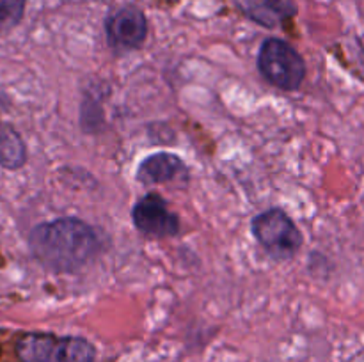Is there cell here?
Wrapping results in <instances>:
<instances>
[{"label": "cell", "instance_id": "obj_1", "mask_svg": "<svg viewBox=\"0 0 364 362\" xmlns=\"http://www.w3.org/2000/svg\"><path fill=\"white\" fill-rule=\"evenodd\" d=\"M28 248L52 272L73 273L96 258L100 240L87 222L64 216L36 226L28 236Z\"/></svg>", "mask_w": 364, "mask_h": 362}, {"label": "cell", "instance_id": "obj_2", "mask_svg": "<svg viewBox=\"0 0 364 362\" xmlns=\"http://www.w3.org/2000/svg\"><path fill=\"white\" fill-rule=\"evenodd\" d=\"M16 355L21 362H95L96 350L82 337L28 332L16 341Z\"/></svg>", "mask_w": 364, "mask_h": 362}, {"label": "cell", "instance_id": "obj_3", "mask_svg": "<svg viewBox=\"0 0 364 362\" xmlns=\"http://www.w3.org/2000/svg\"><path fill=\"white\" fill-rule=\"evenodd\" d=\"M258 70L270 85L281 91H295L306 77V62L301 53L279 38L265 39L259 46Z\"/></svg>", "mask_w": 364, "mask_h": 362}, {"label": "cell", "instance_id": "obj_4", "mask_svg": "<svg viewBox=\"0 0 364 362\" xmlns=\"http://www.w3.org/2000/svg\"><path fill=\"white\" fill-rule=\"evenodd\" d=\"M252 234L263 251L276 261H288L302 247V233L281 208L267 209L252 219Z\"/></svg>", "mask_w": 364, "mask_h": 362}, {"label": "cell", "instance_id": "obj_5", "mask_svg": "<svg viewBox=\"0 0 364 362\" xmlns=\"http://www.w3.org/2000/svg\"><path fill=\"white\" fill-rule=\"evenodd\" d=\"M132 220L139 233L151 238H171L180 233V219L167 206L162 195L149 192L135 202Z\"/></svg>", "mask_w": 364, "mask_h": 362}, {"label": "cell", "instance_id": "obj_6", "mask_svg": "<svg viewBox=\"0 0 364 362\" xmlns=\"http://www.w3.org/2000/svg\"><path fill=\"white\" fill-rule=\"evenodd\" d=\"M107 39L116 52H132L144 45L148 35V20L135 6H124L107 18Z\"/></svg>", "mask_w": 364, "mask_h": 362}, {"label": "cell", "instance_id": "obj_7", "mask_svg": "<svg viewBox=\"0 0 364 362\" xmlns=\"http://www.w3.org/2000/svg\"><path fill=\"white\" fill-rule=\"evenodd\" d=\"M137 180L144 185H160L169 183L178 177L187 176V165L183 160L173 153L160 151L155 155H149L139 163Z\"/></svg>", "mask_w": 364, "mask_h": 362}, {"label": "cell", "instance_id": "obj_8", "mask_svg": "<svg viewBox=\"0 0 364 362\" xmlns=\"http://www.w3.org/2000/svg\"><path fill=\"white\" fill-rule=\"evenodd\" d=\"M244 13L256 23L274 28L297 13L294 0H240Z\"/></svg>", "mask_w": 364, "mask_h": 362}, {"label": "cell", "instance_id": "obj_9", "mask_svg": "<svg viewBox=\"0 0 364 362\" xmlns=\"http://www.w3.org/2000/svg\"><path fill=\"white\" fill-rule=\"evenodd\" d=\"M27 162V148L23 138L9 124H0V165L18 170Z\"/></svg>", "mask_w": 364, "mask_h": 362}, {"label": "cell", "instance_id": "obj_10", "mask_svg": "<svg viewBox=\"0 0 364 362\" xmlns=\"http://www.w3.org/2000/svg\"><path fill=\"white\" fill-rule=\"evenodd\" d=\"M27 0H0V32H9L21 21Z\"/></svg>", "mask_w": 364, "mask_h": 362}, {"label": "cell", "instance_id": "obj_11", "mask_svg": "<svg viewBox=\"0 0 364 362\" xmlns=\"http://www.w3.org/2000/svg\"><path fill=\"white\" fill-rule=\"evenodd\" d=\"M361 48H363V52H364V35L361 38Z\"/></svg>", "mask_w": 364, "mask_h": 362}]
</instances>
